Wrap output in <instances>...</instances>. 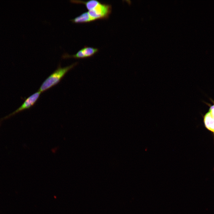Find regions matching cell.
Instances as JSON below:
<instances>
[{
    "mask_svg": "<svg viewBox=\"0 0 214 214\" xmlns=\"http://www.w3.org/2000/svg\"><path fill=\"white\" fill-rule=\"evenodd\" d=\"M112 10L111 5L100 2L93 9L87 11L92 22L107 19Z\"/></svg>",
    "mask_w": 214,
    "mask_h": 214,
    "instance_id": "7a4b0ae2",
    "label": "cell"
},
{
    "mask_svg": "<svg viewBox=\"0 0 214 214\" xmlns=\"http://www.w3.org/2000/svg\"><path fill=\"white\" fill-rule=\"evenodd\" d=\"M213 105L211 106L209 109V112L210 113L212 117L214 119V103Z\"/></svg>",
    "mask_w": 214,
    "mask_h": 214,
    "instance_id": "52a82bcc",
    "label": "cell"
},
{
    "mask_svg": "<svg viewBox=\"0 0 214 214\" xmlns=\"http://www.w3.org/2000/svg\"><path fill=\"white\" fill-rule=\"evenodd\" d=\"M81 50L85 58L92 56L99 51L97 48L86 46H85Z\"/></svg>",
    "mask_w": 214,
    "mask_h": 214,
    "instance_id": "8992f818",
    "label": "cell"
},
{
    "mask_svg": "<svg viewBox=\"0 0 214 214\" xmlns=\"http://www.w3.org/2000/svg\"><path fill=\"white\" fill-rule=\"evenodd\" d=\"M70 21L75 23H87L92 22L87 12L83 13Z\"/></svg>",
    "mask_w": 214,
    "mask_h": 214,
    "instance_id": "5b68a950",
    "label": "cell"
},
{
    "mask_svg": "<svg viewBox=\"0 0 214 214\" xmlns=\"http://www.w3.org/2000/svg\"><path fill=\"white\" fill-rule=\"evenodd\" d=\"M204 122L206 128L214 133V119L212 117L209 111L204 115Z\"/></svg>",
    "mask_w": 214,
    "mask_h": 214,
    "instance_id": "277c9868",
    "label": "cell"
},
{
    "mask_svg": "<svg viewBox=\"0 0 214 214\" xmlns=\"http://www.w3.org/2000/svg\"><path fill=\"white\" fill-rule=\"evenodd\" d=\"M77 63L78 62H75L64 67L59 66L58 68L43 82L40 87L39 91L41 93L58 84L65 75L75 66Z\"/></svg>",
    "mask_w": 214,
    "mask_h": 214,
    "instance_id": "6da1fadb",
    "label": "cell"
},
{
    "mask_svg": "<svg viewBox=\"0 0 214 214\" xmlns=\"http://www.w3.org/2000/svg\"><path fill=\"white\" fill-rule=\"evenodd\" d=\"M213 103H214V102H213Z\"/></svg>",
    "mask_w": 214,
    "mask_h": 214,
    "instance_id": "ba28073f",
    "label": "cell"
},
{
    "mask_svg": "<svg viewBox=\"0 0 214 214\" xmlns=\"http://www.w3.org/2000/svg\"><path fill=\"white\" fill-rule=\"evenodd\" d=\"M41 93L38 91L28 97L19 108L11 114L3 118L1 120L6 119L23 111L29 108L37 101Z\"/></svg>",
    "mask_w": 214,
    "mask_h": 214,
    "instance_id": "3957f363",
    "label": "cell"
}]
</instances>
